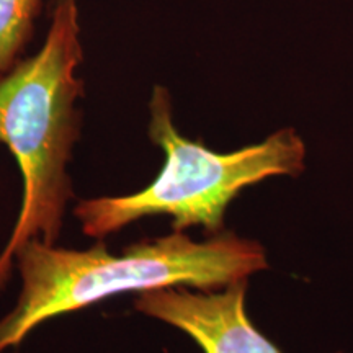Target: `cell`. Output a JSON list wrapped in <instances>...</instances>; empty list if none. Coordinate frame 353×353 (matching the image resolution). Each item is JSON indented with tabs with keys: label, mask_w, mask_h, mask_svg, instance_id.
Instances as JSON below:
<instances>
[{
	"label": "cell",
	"mask_w": 353,
	"mask_h": 353,
	"mask_svg": "<svg viewBox=\"0 0 353 353\" xmlns=\"http://www.w3.org/2000/svg\"><path fill=\"white\" fill-rule=\"evenodd\" d=\"M41 0H0V72H7L33 33Z\"/></svg>",
	"instance_id": "5"
},
{
	"label": "cell",
	"mask_w": 353,
	"mask_h": 353,
	"mask_svg": "<svg viewBox=\"0 0 353 353\" xmlns=\"http://www.w3.org/2000/svg\"><path fill=\"white\" fill-rule=\"evenodd\" d=\"M21 293L0 321V353L20 342L44 321L94 306L131 291L193 286L200 291L247 280L267 268L263 247L231 232L195 242L183 232L126 247L120 255L105 242L87 250L57 249L32 239L15 255Z\"/></svg>",
	"instance_id": "1"
},
{
	"label": "cell",
	"mask_w": 353,
	"mask_h": 353,
	"mask_svg": "<svg viewBox=\"0 0 353 353\" xmlns=\"http://www.w3.org/2000/svg\"><path fill=\"white\" fill-rule=\"evenodd\" d=\"M245 290L247 280L219 293L170 286L141 293L136 309L183 330L205 353H281L247 317Z\"/></svg>",
	"instance_id": "4"
},
{
	"label": "cell",
	"mask_w": 353,
	"mask_h": 353,
	"mask_svg": "<svg viewBox=\"0 0 353 353\" xmlns=\"http://www.w3.org/2000/svg\"><path fill=\"white\" fill-rule=\"evenodd\" d=\"M77 0H56L38 54L0 72V144L20 167L23 198L10 239L0 254V290L21 245L37 239L54 245L72 198L68 162L79 139L76 100L83 82Z\"/></svg>",
	"instance_id": "2"
},
{
	"label": "cell",
	"mask_w": 353,
	"mask_h": 353,
	"mask_svg": "<svg viewBox=\"0 0 353 353\" xmlns=\"http://www.w3.org/2000/svg\"><path fill=\"white\" fill-rule=\"evenodd\" d=\"M149 134L165 152V164L151 185L126 196L83 200L74 210L90 237L117 232L148 216H170L182 232L201 226L211 234L224 224L228 205L249 185L273 175H298L304 169V144L293 130L272 134L263 143L231 154L210 151L183 138L172 121L170 95L154 88Z\"/></svg>",
	"instance_id": "3"
}]
</instances>
